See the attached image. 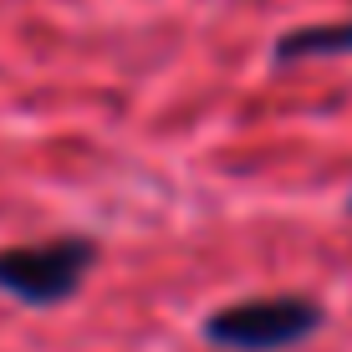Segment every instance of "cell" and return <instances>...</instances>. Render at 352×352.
<instances>
[{
  "mask_svg": "<svg viewBox=\"0 0 352 352\" xmlns=\"http://www.w3.org/2000/svg\"><path fill=\"white\" fill-rule=\"evenodd\" d=\"M352 52V21H332V26H301L281 36L276 56L281 62H296V56H342Z\"/></svg>",
  "mask_w": 352,
  "mask_h": 352,
  "instance_id": "obj_3",
  "label": "cell"
},
{
  "mask_svg": "<svg viewBox=\"0 0 352 352\" xmlns=\"http://www.w3.org/2000/svg\"><path fill=\"white\" fill-rule=\"evenodd\" d=\"M322 327V307L307 296H256V301H235L220 307L204 322V337L235 352H276V347H296Z\"/></svg>",
  "mask_w": 352,
  "mask_h": 352,
  "instance_id": "obj_1",
  "label": "cell"
},
{
  "mask_svg": "<svg viewBox=\"0 0 352 352\" xmlns=\"http://www.w3.org/2000/svg\"><path fill=\"white\" fill-rule=\"evenodd\" d=\"M92 261H97V245L82 240V235L0 250V291L31 301V307H56V301H67L82 286Z\"/></svg>",
  "mask_w": 352,
  "mask_h": 352,
  "instance_id": "obj_2",
  "label": "cell"
}]
</instances>
